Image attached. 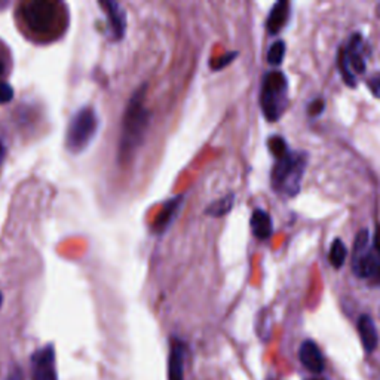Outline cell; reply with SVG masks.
Wrapping results in <instances>:
<instances>
[{
	"mask_svg": "<svg viewBox=\"0 0 380 380\" xmlns=\"http://www.w3.org/2000/svg\"><path fill=\"white\" fill-rule=\"evenodd\" d=\"M310 380H318V379H310Z\"/></svg>",
	"mask_w": 380,
	"mask_h": 380,
	"instance_id": "f1b7e54d",
	"label": "cell"
},
{
	"mask_svg": "<svg viewBox=\"0 0 380 380\" xmlns=\"http://www.w3.org/2000/svg\"><path fill=\"white\" fill-rule=\"evenodd\" d=\"M369 88L371 89L373 95L380 98V75L379 76H374L369 80Z\"/></svg>",
	"mask_w": 380,
	"mask_h": 380,
	"instance_id": "cb8c5ba5",
	"label": "cell"
},
{
	"mask_svg": "<svg viewBox=\"0 0 380 380\" xmlns=\"http://www.w3.org/2000/svg\"><path fill=\"white\" fill-rule=\"evenodd\" d=\"M299 358L302 364L310 371V373H321L324 370V357L318 348V344L312 340H306L302 343Z\"/></svg>",
	"mask_w": 380,
	"mask_h": 380,
	"instance_id": "9c48e42d",
	"label": "cell"
},
{
	"mask_svg": "<svg viewBox=\"0 0 380 380\" xmlns=\"http://www.w3.org/2000/svg\"><path fill=\"white\" fill-rule=\"evenodd\" d=\"M183 362H185V344L178 340H173L168 358V380H185Z\"/></svg>",
	"mask_w": 380,
	"mask_h": 380,
	"instance_id": "7c38bea8",
	"label": "cell"
},
{
	"mask_svg": "<svg viewBox=\"0 0 380 380\" xmlns=\"http://www.w3.org/2000/svg\"><path fill=\"white\" fill-rule=\"evenodd\" d=\"M237 57H238V53H229V54H226V55H223L220 58H216L211 63V69L216 70V72L222 70V69L226 67V65H229L230 63H232L234 58H237Z\"/></svg>",
	"mask_w": 380,
	"mask_h": 380,
	"instance_id": "44dd1931",
	"label": "cell"
},
{
	"mask_svg": "<svg viewBox=\"0 0 380 380\" xmlns=\"http://www.w3.org/2000/svg\"><path fill=\"white\" fill-rule=\"evenodd\" d=\"M346 257H348V249H346L344 242L339 238L335 239L332 244V249H330V254H328L332 266L336 269H340L344 264Z\"/></svg>",
	"mask_w": 380,
	"mask_h": 380,
	"instance_id": "e0dca14e",
	"label": "cell"
},
{
	"mask_svg": "<svg viewBox=\"0 0 380 380\" xmlns=\"http://www.w3.org/2000/svg\"><path fill=\"white\" fill-rule=\"evenodd\" d=\"M6 380H24V376H23V371H21L20 369H12Z\"/></svg>",
	"mask_w": 380,
	"mask_h": 380,
	"instance_id": "d4e9b609",
	"label": "cell"
},
{
	"mask_svg": "<svg viewBox=\"0 0 380 380\" xmlns=\"http://www.w3.org/2000/svg\"><path fill=\"white\" fill-rule=\"evenodd\" d=\"M31 380H58L53 344H46L31 357Z\"/></svg>",
	"mask_w": 380,
	"mask_h": 380,
	"instance_id": "8992f818",
	"label": "cell"
},
{
	"mask_svg": "<svg viewBox=\"0 0 380 380\" xmlns=\"http://www.w3.org/2000/svg\"><path fill=\"white\" fill-rule=\"evenodd\" d=\"M4 156H5V146L2 141H0V162L4 161Z\"/></svg>",
	"mask_w": 380,
	"mask_h": 380,
	"instance_id": "484cf974",
	"label": "cell"
},
{
	"mask_svg": "<svg viewBox=\"0 0 380 380\" xmlns=\"http://www.w3.org/2000/svg\"><path fill=\"white\" fill-rule=\"evenodd\" d=\"M181 200H183V196H177L162 207L161 212L158 214V217L153 223V230L156 234H163L165 230L170 227V224L173 223L175 214L181 205Z\"/></svg>",
	"mask_w": 380,
	"mask_h": 380,
	"instance_id": "5bb4252c",
	"label": "cell"
},
{
	"mask_svg": "<svg viewBox=\"0 0 380 380\" xmlns=\"http://www.w3.org/2000/svg\"><path fill=\"white\" fill-rule=\"evenodd\" d=\"M55 6L48 2H33L27 5L24 11L27 26L35 31H46L53 28L55 23Z\"/></svg>",
	"mask_w": 380,
	"mask_h": 380,
	"instance_id": "52a82bcc",
	"label": "cell"
},
{
	"mask_svg": "<svg viewBox=\"0 0 380 380\" xmlns=\"http://www.w3.org/2000/svg\"><path fill=\"white\" fill-rule=\"evenodd\" d=\"M268 147H269V151L272 152V155L276 158V159H281L283 156H286L288 152H290V148L286 143V140L283 137H279V136H273L268 140Z\"/></svg>",
	"mask_w": 380,
	"mask_h": 380,
	"instance_id": "d6986e66",
	"label": "cell"
},
{
	"mask_svg": "<svg viewBox=\"0 0 380 380\" xmlns=\"http://www.w3.org/2000/svg\"><path fill=\"white\" fill-rule=\"evenodd\" d=\"M337 64H339V69H340V72H342V77H343V80L346 82V85L354 88V87H355V76H354L352 72H351L349 63H348V60H346V57H344L343 49H342L340 54H339Z\"/></svg>",
	"mask_w": 380,
	"mask_h": 380,
	"instance_id": "ffe728a7",
	"label": "cell"
},
{
	"mask_svg": "<svg viewBox=\"0 0 380 380\" xmlns=\"http://www.w3.org/2000/svg\"><path fill=\"white\" fill-rule=\"evenodd\" d=\"M358 333L362 342V346L364 349L371 354L376 351L377 343H379V335H377V328L374 325V321L369 315H361L358 320Z\"/></svg>",
	"mask_w": 380,
	"mask_h": 380,
	"instance_id": "8fae6325",
	"label": "cell"
},
{
	"mask_svg": "<svg viewBox=\"0 0 380 380\" xmlns=\"http://www.w3.org/2000/svg\"><path fill=\"white\" fill-rule=\"evenodd\" d=\"M284 57H286V42L276 40L275 43H272L268 51V63L271 65H279L283 63Z\"/></svg>",
	"mask_w": 380,
	"mask_h": 380,
	"instance_id": "ac0fdd59",
	"label": "cell"
},
{
	"mask_svg": "<svg viewBox=\"0 0 380 380\" xmlns=\"http://www.w3.org/2000/svg\"><path fill=\"white\" fill-rule=\"evenodd\" d=\"M370 232L359 230L355 238L352 253V269L358 278H373L380 273V259L374 250L369 249Z\"/></svg>",
	"mask_w": 380,
	"mask_h": 380,
	"instance_id": "5b68a950",
	"label": "cell"
},
{
	"mask_svg": "<svg viewBox=\"0 0 380 380\" xmlns=\"http://www.w3.org/2000/svg\"><path fill=\"white\" fill-rule=\"evenodd\" d=\"M100 6L106 12L112 38L114 40H121L125 36V31H126V13L124 8L118 2H110V0H107V2H102Z\"/></svg>",
	"mask_w": 380,
	"mask_h": 380,
	"instance_id": "ba28073f",
	"label": "cell"
},
{
	"mask_svg": "<svg viewBox=\"0 0 380 380\" xmlns=\"http://www.w3.org/2000/svg\"><path fill=\"white\" fill-rule=\"evenodd\" d=\"M13 98V88L8 82H0V104H8Z\"/></svg>",
	"mask_w": 380,
	"mask_h": 380,
	"instance_id": "7402d4cb",
	"label": "cell"
},
{
	"mask_svg": "<svg viewBox=\"0 0 380 380\" xmlns=\"http://www.w3.org/2000/svg\"><path fill=\"white\" fill-rule=\"evenodd\" d=\"M147 87H140L134 94H132L131 100L126 106L122 119L121 128V139H119V159L122 162H128L137 148L144 141L146 132L151 122V112L144 106Z\"/></svg>",
	"mask_w": 380,
	"mask_h": 380,
	"instance_id": "6da1fadb",
	"label": "cell"
},
{
	"mask_svg": "<svg viewBox=\"0 0 380 380\" xmlns=\"http://www.w3.org/2000/svg\"><path fill=\"white\" fill-rule=\"evenodd\" d=\"M288 102V80L284 73L269 72L264 75L261 92H260V106L261 112L269 122L278 121L287 107Z\"/></svg>",
	"mask_w": 380,
	"mask_h": 380,
	"instance_id": "3957f363",
	"label": "cell"
},
{
	"mask_svg": "<svg viewBox=\"0 0 380 380\" xmlns=\"http://www.w3.org/2000/svg\"><path fill=\"white\" fill-rule=\"evenodd\" d=\"M362 38L361 35H354L349 39L348 49H343L344 57L349 63V67L354 69L355 73H364L366 72V60H364V48H362Z\"/></svg>",
	"mask_w": 380,
	"mask_h": 380,
	"instance_id": "30bf717a",
	"label": "cell"
},
{
	"mask_svg": "<svg viewBox=\"0 0 380 380\" xmlns=\"http://www.w3.org/2000/svg\"><path fill=\"white\" fill-rule=\"evenodd\" d=\"M234 201H235V196L230 193L224 197H222V200L212 202L207 210H205V214L210 217H223L226 216V214L234 208Z\"/></svg>",
	"mask_w": 380,
	"mask_h": 380,
	"instance_id": "2e32d148",
	"label": "cell"
},
{
	"mask_svg": "<svg viewBox=\"0 0 380 380\" xmlns=\"http://www.w3.org/2000/svg\"><path fill=\"white\" fill-rule=\"evenodd\" d=\"M288 15H290V4L286 2V0H281V2H278L272 8L268 23H266L268 31L271 33V35H276V33H279L284 28L288 20Z\"/></svg>",
	"mask_w": 380,
	"mask_h": 380,
	"instance_id": "9a60e30c",
	"label": "cell"
},
{
	"mask_svg": "<svg viewBox=\"0 0 380 380\" xmlns=\"http://www.w3.org/2000/svg\"><path fill=\"white\" fill-rule=\"evenodd\" d=\"M2 303H4V294L0 293V308H2Z\"/></svg>",
	"mask_w": 380,
	"mask_h": 380,
	"instance_id": "83f0119b",
	"label": "cell"
},
{
	"mask_svg": "<svg viewBox=\"0 0 380 380\" xmlns=\"http://www.w3.org/2000/svg\"><path fill=\"white\" fill-rule=\"evenodd\" d=\"M308 165V155L303 152H288L276 159L271 174V183L275 193L283 196H295L302 188L303 175Z\"/></svg>",
	"mask_w": 380,
	"mask_h": 380,
	"instance_id": "7a4b0ae2",
	"label": "cell"
},
{
	"mask_svg": "<svg viewBox=\"0 0 380 380\" xmlns=\"http://www.w3.org/2000/svg\"><path fill=\"white\" fill-rule=\"evenodd\" d=\"M98 116L92 107L80 109L70 119L65 132V147L73 155L85 152L97 136Z\"/></svg>",
	"mask_w": 380,
	"mask_h": 380,
	"instance_id": "277c9868",
	"label": "cell"
},
{
	"mask_svg": "<svg viewBox=\"0 0 380 380\" xmlns=\"http://www.w3.org/2000/svg\"><path fill=\"white\" fill-rule=\"evenodd\" d=\"M324 107H325V103L324 100H321V98H317V100H313L310 104H309V114L310 116H318V114H321L324 112Z\"/></svg>",
	"mask_w": 380,
	"mask_h": 380,
	"instance_id": "603a6c76",
	"label": "cell"
},
{
	"mask_svg": "<svg viewBox=\"0 0 380 380\" xmlns=\"http://www.w3.org/2000/svg\"><path fill=\"white\" fill-rule=\"evenodd\" d=\"M5 75V64L0 61V82H2V77Z\"/></svg>",
	"mask_w": 380,
	"mask_h": 380,
	"instance_id": "4316f807",
	"label": "cell"
},
{
	"mask_svg": "<svg viewBox=\"0 0 380 380\" xmlns=\"http://www.w3.org/2000/svg\"><path fill=\"white\" fill-rule=\"evenodd\" d=\"M250 226H251L253 235L260 241H266L272 237V232H273L272 219L264 210L257 208L253 211Z\"/></svg>",
	"mask_w": 380,
	"mask_h": 380,
	"instance_id": "4fadbf2b",
	"label": "cell"
}]
</instances>
